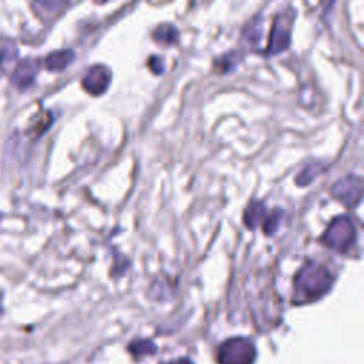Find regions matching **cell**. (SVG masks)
Returning <instances> with one entry per match:
<instances>
[{
  "label": "cell",
  "instance_id": "obj_6",
  "mask_svg": "<svg viewBox=\"0 0 364 364\" xmlns=\"http://www.w3.org/2000/svg\"><path fill=\"white\" fill-rule=\"evenodd\" d=\"M112 73L107 65L95 64L90 67L82 78V88L91 95H101L111 84Z\"/></svg>",
  "mask_w": 364,
  "mask_h": 364
},
{
  "label": "cell",
  "instance_id": "obj_12",
  "mask_svg": "<svg viewBox=\"0 0 364 364\" xmlns=\"http://www.w3.org/2000/svg\"><path fill=\"white\" fill-rule=\"evenodd\" d=\"M283 215H284V212L280 208H274L272 212H267V215L262 223V229L266 236H273L277 232L280 222L283 219Z\"/></svg>",
  "mask_w": 364,
  "mask_h": 364
},
{
  "label": "cell",
  "instance_id": "obj_10",
  "mask_svg": "<svg viewBox=\"0 0 364 364\" xmlns=\"http://www.w3.org/2000/svg\"><path fill=\"white\" fill-rule=\"evenodd\" d=\"M326 164H323V162H317V161H314V162H310V164H307L303 169H301V172L296 176V183L299 185V186H304V185H309V183H311L316 178H317V175L318 173H321L324 169H326Z\"/></svg>",
  "mask_w": 364,
  "mask_h": 364
},
{
  "label": "cell",
  "instance_id": "obj_9",
  "mask_svg": "<svg viewBox=\"0 0 364 364\" xmlns=\"http://www.w3.org/2000/svg\"><path fill=\"white\" fill-rule=\"evenodd\" d=\"M73 60H74V51L73 50H60V51L51 53L46 58V64H47L48 70L60 71V70H64Z\"/></svg>",
  "mask_w": 364,
  "mask_h": 364
},
{
  "label": "cell",
  "instance_id": "obj_5",
  "mask_svg": "<svg viewBox=\"0 0 364 364\" xmlns=\"http://www.w3.org/2000/svg\"><path fill=\"white\" fill-rule=\"evenodd\" d=\"M331 195L347 208H355L363 198V181L358 175L350 173L340 178L331 186Z\"/></svg>",
  "mask_w": 364,
  "mask_h": 364
},
{
  "label": "cell",
  "instance_id": "obj_13",
  "mask_svg": "<svg viewBox=\"0 0 364 364\" xmlns=\"http://www.w3.org/2000/svg\"><path fill=\"white\" fill-rule=\"evenodd\" d=\"M148 65L155 74H159L164 71V60L158 55H151V58L148 60Z\"/></svg>",
  "mask_w": 364,
  "mask_h": 364
},
{
  "label": "cell",
  "instance_id": "obj_2",
  "mask_svg": "<svg viewBox=\"0 0 364 364\" xmlns=\"http://www.w3.org/2000/svg\"><path fill=\"white\" fill-rule=\"evenodd\" d=\"M355 237L357 230L353 219L347 215H338L331 219L320 242L337 253H347L353 247Z\"/></svg>",
  "mask_w": 364,
  "mask_h": 364
},
{
  "label": "cell",
  "instance_id": "obj_11",
  "mask_svg": "<svg viewBox=\"0 0 364 364\" xmlns=\"http://www.w3.org/2000/svg\"><path fill=\"white\" fill-rule=\"evenodd\" d=\"M239 61H240V53L237 50H232L215 60V70L218 73L232 71Z\"/></svg>",
  "mask_w": 364,
  "mask_h": 364
},
{
  "label": "cell",
  "instance_id": "obj_3",
  "mask_svg": "<svg viewBox=\"0 0 364 364\" xmlns=\"http://www.w3.org/2000/svg\"><path fill=\"white\" fill-rule=\"evenodd\" d=\"M255 357L253 343L242 337L226 340L218 351L219 364H253Z\"/></svg>",
  "mask_w": 364,
  "mask_h": 364
},
{
  "label": "cell",
  "instance_id": "obj_4",
  "mask_svg": "<svg viewBox=\"0 0 364 364\" xmlns=\"http://www.w3.org/2000/svg\"><path fill=\"white\" fill-rule=\"evenodd\" d=\"M291 21L293 13L291 11H282L279 13L272 24L270 36L266 47V54H279L287 50L290 44V33H291Z\"/></svg>",
  "mask_w": 364,
  "mask_h": 364
},
{
  "label": "cell",
  "instance_id": "obj_7",
  "mask_svg": "<svg viewBox=\"0 0 364 364\" xmlns=\"http://www.w3.org/2000/svg\"><path fill=\"white\" fill-rule=\"evenodd\" d=\"M266 215L267 209L264 206V202L259 199H252L249 200L243 212V222L249 229H256L257 226H262Z\"/></svg>",
  "mask_w": 364,
  "mask_h": 364
},
{
  "label": "cell",
  "instance_id": "obj_8",
  "mask_svg": "<svg viewBox=\"0 0 364 364\" xmlns=\"http://www.w3.org/2000/svg\"><path fill=\"white\" fill-rule=\"evenodd\" d=\"M152 38H154V41H156L159 44L172 46V44H175L178 41L179 31H178V28L173 24L162 23V24L156 26L155 30L152 31Z\"/></svg>",
  "mask_w": 364,
  "mask_h": 364
},
{
  "label": "cell",
  "instance_id": "obj_14",
  "mask_svg": "<svg viewBox=\"0 0 364 364\" xmlns=\"http://www.w3.org/2000/svg\"><path fill=\"white\" fill-rule=\"evenodd\" d=\"M165 364H192L189 360H185V358H179V360H175V361H169V363H165Z\"/></svg>",
  "mask_w": 364,
  "mask_h": 364
},
{
  "label": "cell",
  "instance_id": "obj_1",
  "mask_svg": "<svg viewBox=\"0 0 364 364\" xmlns=\"http://www.w3.org/2000/svg\"><path fill=\"white\" fill-rule=\"evenodd\" d=\"M331 272L321 263L307 260L293 279V303L304 304L323 297L333 286Z\"/></svg>",
  "mask_w": 364,
  "mask_h": 364
}]
</instances>
